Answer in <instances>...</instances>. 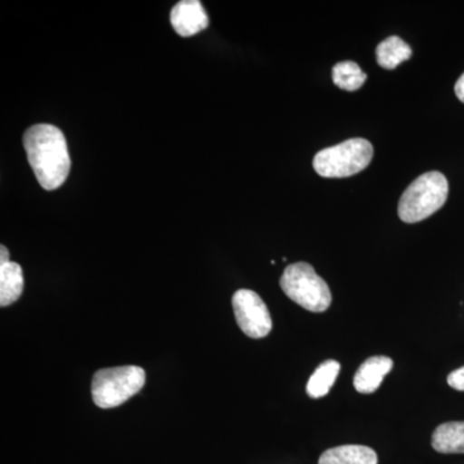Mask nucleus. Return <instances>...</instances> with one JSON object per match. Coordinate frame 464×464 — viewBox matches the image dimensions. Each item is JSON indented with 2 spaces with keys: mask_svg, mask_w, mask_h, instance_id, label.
<instances>
[{
  "mask_svg": "<svg viewBox=\"0 0 464 464\" xmlns=\"http://www.w3.org/2000/svg\"><path fill=\"white\" fill-rule=\"evenodd\" d=\"M24 148L39 185L53 191L65 183L72 168L65 136L51 124H35L24 133Z\"/></svg>",
  "mask_w": 464,
  "mask_h": 464,
  "instance_id": "1",
  "label": "nucleus"
},
{
  "mask_svg": "<svg viewBox=\"0 0 464 464\" xmlns=\"http://www.w3.org/2000/svg\"><path fill=\"white\" fill-rule=\"evenodd\" d=\"M449 183L444 174L427 172L418 177L401 195L399 217L405 224H417L438 212L448 199Z\"/></svg>",
  "mask_w": 464,
  "mask_h": 464,
  "instance_id": "2",
  "label": "nucleus"
},
{
  "mask_svg": "<svg viewBox=\"0 0 464 464\" xmlns=\"http://www.w3.org/2000/svg\"><path fill=\"white\" fill-rule=\"evenodd\" d=\"M145 371L140 366L101 369L92 380V399L101 409L116 408L137 395L145 386Z\"/></svg>",
  "mask_w": 464,
  "mask_h": 464,
  "instance_id": "3",
  "label": "nucleus"
},
{
  "mask_svg": "<svg viewBox=\"0 0 464 464\" xmlns=\"http://www.w3.org/2000/svg\"><path fill=\"white\" fill-rule=\"evenodd\" d=\"M280 286L292 301L311 313H324L331 306L328 284L306 262L289 265L280 279Z\"/></svg>",
  "mask_w": 464,
  "mask_h": 464,
  "instance_id": "4",
  "label": "nucleus"
},
{
  "mask_svg": "<svg viewBox=\"0 0 464 464\" xmlns=\"http://www.w3.org/2000/svg\"><path fill=\"white\" fill-rule=\"evenodd\" d=\"M374 150L365 139H351L323 149L314 158L317 174L326 179H342L360 173L371 164Z\"/></svg>",
  "mask_w": 464,
  "mask_h": 464,
  "instance_id": "5",
  "label": "nucleus"
},
{
  "mask_svg": "<svg viewBox=\"0 0 464 464\" xmlns=\"http://www.w3.org/2000/svg\"><path fill=\"white\" fill-rule=\"evenodd\" d=\"M235 319L243 333L250 338H264L273 329L270 311L257 293L240 289L232 295Z\"/></svg>",
  "mask_w": 464,
  "mask_h": 464,
  "instance_id": "6",
  "label": "nucleus"
},
{
  "mask_svg": "<svg viewBox=\"0 0 464 464\" xmlns=\"http://www.w3.org/2000/svg\"><path fill=\"white\" fill-rule=\"evenodd\" d=\"M174 32L183 38L203 32L209 25V18L199 0H182L170 12Z\"/></svg>",
  "mask_w": 464,
  "mask_h": 464,
  "instance_id": "7",
  "label": "nucleus"
},
{
  "mask_svg": "<svg viewBox=\"0 0 464 464\" xmlns=\"http://www.w3.org/2000/svg\"><path fill=\"white\" fill-rule=\"evenodd\" d=\"M393 362L387 356L369 357L357 369L353 386L357 392L373 393L380 389L382 381L392 371Z\"/></svg>",
  "mask_w": 464,
  "mask_h": 464,
  "instance_id": "8",
  "label": "nucleus"
},
{
  "mask_svg": "<svg viewBox=\"0 0 464 464\" xmlns=\"http://www.w3.org/2000/svg\"><path fill=\"white\" fill-rule=\"evenodd\" d=\"M319 464H378V456L364 445H343L324 451Z\"/></svg>",
  "mask_w": 464,
  "mask_h": 464,
  "instance_id": "9",
  "label": "nucleus"
},
{
  "mask_svg": "<svg viewBox=\"0 0 464 464\" xmlns=\"http://www.w3.org/2000/svg\"><path fill=\"white\" fill-rule=\"evenodd\" d=\"M25 286L24 273L16 262L0 265V306L7 307L21 297Z\"/></svg>",
  "mask_w": 464,
  "mask_h": 464,
  "instance_id": "10",
  "label": "nucleus"
},
{
  "mask_svg": "<svg viewBox=\"0 0 464 464\" xmlns=\"http://www.w3.org/2000/svg\"><path fill=\"white\" fill-rule=\"evenodd\" d=\"M432 448L442 454H464V422L440 424L432 435Z\"/></svg>",
  "mask_w": 464,
  "mask_h": 464,
  "instance_id": "11",
  "label": "nucleus"
},
{
  "mask_svg": "<svg viewBox=\"0 0 464 464\" xmlns=\"http://www.w3.org/2000/svg\"><path fill=\"white\" fill-rule=\"evenodd\" d=\"M411 57V48L399 36H389L377 47V63L383 69L393 70Z\"/></svg>",
  "mask_w": 464,
  "mask_h": 464,
  "instance_id": "12",
  "label": "nucleus"
},
{
  "mask_svg": "<svg viewBox=\"0 0 464 464\" xmlns=\"http://www.w3.org/2000/svg\"><path fill=\"white\" fill-rule=\"evenodd\" d=\"M341 364L335 360H326L319 365L315 373L311 375L307 383V395L313 399L324 398L328 395L333 384L340 374Z\"/></svg>",
  "mask_w": 464,
  "mask_h": 464,
  "instance_id": "13",
  "label": "nucleus"
},
{
  "mask_svg": "<svg viewBox=\"0 0 464 464\" xmlns=\"http://www.w3.org/2000/svg\"><path fill=\"white\" fill-rule=\"evenodd\" d=\"M333 82L341 90L353 92L360 90L368 75L353 61H343L333 67Z\"/></svg>",
  "mask_w": 464,
  "mask_h": 464,
  "instance_id": "14",
  "label": "nucleus"
},
{
  "mask_svg": "<svg viewBox=\"0 0 464 464\" xmlns=\"http://www.w3.org/2000/svg\"><path fill=\"white\" fill-rule=\"evenodd\" d=\"M448 384L451 389L464 391V366L448 375Z\"/></svg>",
  "mask_w": 464,
  "mask_h": 464,
  "instance_id": "15",
  "label": "nucleus"
},
{
  "mask_svg": "<svg viewBox=\"0 0 464 464\" xmlns=\"http://www.w3.org/2000/svg\"><path fill=\"white\" fill-rule=\"evenodd\" d=\"M456 94L458 99L462 101V102L464 103V72L462 75H460V78L458 79L456 84Z\"/></svg>",
  "mask_w": 464,
  "mask_h": 464,
  "instance_id": "16",
  "label": "nucleus"
},
{
  "mask_svg": "<svg viewBox=\"0 0 464 464\" xmlns=\"http://www.w3.org/2000/svg\"><path fill=\"white\" fill-rule=\"evenodd\" d=\"M9 262V252L5 246H0V265Z\"/></svg>",
  "mask_w": 464,
  "mask_h": 464,
  "instance_id": "17",
  "label": "nucleus"
}]
</instances>
